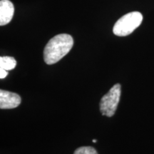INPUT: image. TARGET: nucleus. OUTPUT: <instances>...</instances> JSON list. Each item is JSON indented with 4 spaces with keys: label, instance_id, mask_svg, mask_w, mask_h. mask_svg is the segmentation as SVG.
Listing matches in <instances>:
<instances>
[{
    "label": "nucleus",
    "instance_id": "nucleus-3",
    "mask_svg": "<svg viewBox=\"0 0 154 154\" xmlns=\"http://www.w3.org/2000/svg\"><path fill=\"white\" fill-rule=\"evenodd\" d=\"M121 87L119 84H115L100 101V111L103 116L111 117L114 115L121 97Z\"/></svg>",
    "mask_w": 154,
    "mask_h": 154
},
{
    "label": "nucleus",
    "instance_id": "nucleus-1",
    "mask_svg": "<svg viewBox=\"0 0 154 154\" xmlns=\"http://www.w3.org/2000/svg\"><path fill=\"white\" fill-rule=\"evenodd\" d=\"M74 40L67 34L54 36L48 42L44 50V59L47 64L51 65L60 61L72 49Z\"/></svg>",
    "mask_w": 154,
    "mask_h": 154
},
{
    "label": "nucleus",
    "instance_id": "nucleus-6",
    "mask_svg": "<svg viewBox=\"0 0 154 154\" xmlns=\"http://www.w3.org/2000/svg\"><path fill=\"white\" fill-rule=\"evenodd\" d=\"M17 66V61L14 57H0V68L7 71L12 70Z\"/></svg>",
    "mask_w": 154,
    "mask_h": 154
},
{
    "label": "nucleus",
    "instance_id": "nucleus-7",
    "mask_svg": "<svg viewBox=\"0 0 154 154\" xmlns=\"http://www.w3.org/2000/svg\"><path fill=\"white\" fill-rule=\"evenodd\" d=\"M74 154H98L96 149L91 146H83L77 149Z\"/></svg>",
    "mask_w": 154,
    "mask_h": 154
},
{
    "label": "nucleus",
    "instance_id": "nucleus-9",
    "mask_svg": "<svg viewBox=\"0 0 154 154\" xmlns=\"http://www.w3.org/2000/svg\"><path fill=\"white\" fill-rule=\"evenodd\" d=\"M92 141H93L94 143H96V139H94L93 140H92Z\"/></svg>",
    "mask_w": 154,
    "mask_h": 154
},
{
    "label": "nucleus",
    "instance_id": "nucleus-2",
    "mask_svg": "<svg viewBox=\"0 0 154 154\" xmlns=\"http://www.w3.org/2000/svg\"><path fill=\"white\" fill-rule=\"evenodd\" d=\"M143 21V15L139 11H132L124 15L116 22L113 32L119 36L129 35L138 28Z\"/></svg>",
    "mask_w": 154,
    "mask_h": 154
},
{
    "label": "nucleus",
    "instance_id": "nucleus-4",
    "mask_svg": "<svg viewBox=\"0 0 154 154\" xmlns=\"http://www.w3.org/2000/svg\"><path fill=\"white\" fill-rule=\"evenodd\" d=\"M19 95L5 90H0V109H11L19 106L21 103Z\"/></svg>",
    "mask_w": 154,
    "mask_h": 154
},
{
    "label": "nucleus",
    "instance_id": "nucleus-5",
    "mask_svg": "<svg viewBox=\"0 0 154 154\" xmlns=\"http://www.w3.org/2000/svg\"><path fill=\"white\" fill-rule=\"evenodd\" d=\"M14 13V7L9 0L0 1V25L5 26L9 24L13 18Z\"/></svg>",
    "mask_w": 154,
    "mask_h": 154
},
{
    "label": "nucleus",
    "instance_id": "nucleus-8",
    "mask_svg": "<svg viewBox=\"0 0 154 154\" xmlns=\"http://www.w3.org/2000/svg\"><path fill=\"white\" fill-rule=\"evenodd\" d=\"M7 74H8V72H7V70L0 68V78H1L2 79H5V77L7 76Z\"/></svg>",
    "mask_w": 154,
    "mask_h": 154
}]
</instances>
